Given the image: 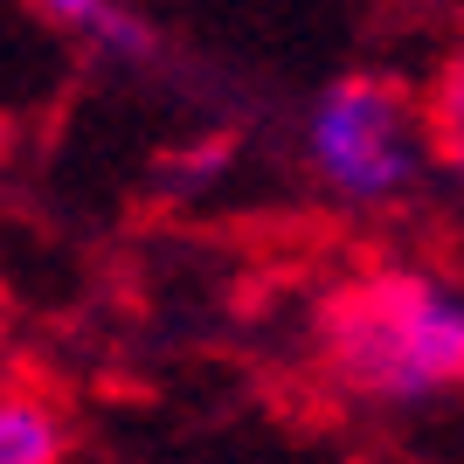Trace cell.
Instances as JSON below:
<instances>
[{
    "mask_svg": "<svg viewBox=\"0 0 464 464\" xmlns=\"http://www.w3.org/2000/svg\"><path fill=\"white\" fill-rule=\"evenodd\" d=\"M333 374L374 402H423L464 374V312L458 291L430 271H374L333 291L319 312Z\"/></svg>",
    "mask_w": 464,
    "mask_h": 464,
    "instance_id": "6da1fadb",
    "label": "cell"
},
{
    "mask_svg": "<svg viewBox=\"0 0 464 464\" xmlns=\"http://www.w3.org/2000/svg\"><path fill=\"white\" fill-rule=\"evenodd\" d=\"M312 160L353 201H388L416 180V118L395 83L347 77L312 104Z\"/></svg>",
    "mask_w": 464,
    "mask_h": 464,
    "instance_id": "7a4b0ae2",
    "label": "cell"
},
{
    "mask_svg": "<svg viewBox=\"0 0 464 464\" xmlns=\"http://www.w3.org/2000/svg\"><path fill=\"white\" fill-rule=\"evenodd\" d=\"M70 430L42 395H0V464H63Z\"/></svg>",
    "mask_w": 464,
    "mask_h": 464,
    "instance_id": "3957f363",
    "label": "cell"
},
{
    "mask_svg": "<svg viewBox=\"0 0 464 464\" xmlns=\"http://www.w3.org/2000/svg\"><path fill=\"white\" fill-rule=\"evenodd\" d=\"M111 0H49V14H63V21H77V28H91L97 14H104Z\"/></svg>",
    "mask_w": 464,
    "mask_h": 464,
    "instance_id": "277c9868",
    "label": "cell"
}]
</instances>
